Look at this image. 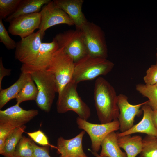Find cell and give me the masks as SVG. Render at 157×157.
<instances>
[{
    "label": "cell",
    "instance_id": "cell-29",
    "mask_svg": "<svg viewBox=\"0 0 157 157\" xmlns=\"http://www.w3.org/2000/svg\"><path fill=\"white\" fill-rule=\"evenodd\" d=\"M145 84L154 85L157 83V64L151 65L147 69L143 78Z\"/></svg>",
    "mask_w": 157,
    "mask_h": 157
},
{
    "label": "cell",
    "instance_id": "cell-4",
    "mask_svg": "<svg viewBox=\"0 0 157 157\" xmlns=\"http://www.w3.org/2000/svg\"><path fill=\"white\" fill-rule=\"evenodd\" d=\"M31 75L38 90L35 100L36 104L42 110L49 112L56 94L58 93V86L54 76L46 70L37 71Z\"/></svg>",
    "mask_w": 157,
    "mask_h": 157
},
{
    "label": "cell",
    "instance_id": "cell-28",
    "mask_svg": "<svg viewBox=\"0 0 157 157\" xmlns=\"http://www.w3.org/2000/svg\"><path fill=\"white\" fill-rule=\"evenodd\" d=\"M0 42L2 43L8 49H15L17 43L11 38L3 23L0 19Z\"/></svg>",
    "mask_w": 157,
    "mask_h": 157
},
{
    "label": "cell",
    "instance_id": "cell-26",
    "mask_svg": "<svg viewBox=\"0 0 157 157\" xmlns=\"http://www.w3.org/2000/svg\"><path fill=\"white\" fill-rule=\"evenodd\" d=\"M14 157H34V151L30 139L22 136L18 143Z\"/></svg>",
    "mask_w": 157,
    "mask_h": 157
},
{
    "label": "cell",
    "instance_id": "cell-23",
    "mask_svg": "<svg viewBox=\"0 0 157 157\" xmlns=\"http://www.w3.org/2000/svg\"><path fill=\"white\" fill-rule=\"evenodd\" d=\"M35 83L31 75L16 98L17 103L20 104L26 101L35 100L38 90Z\"/></svg>",
    "mask_w": 157,
    "mask_h": 157
},
{
    "label": "cell",
    "instance_id": "cell-35",
    "mask_svg": "<svg viewBox=\"0 0 157 157\" xmlns=\"http://www.w3.org/2000/svg\"><path fill=\"white\" fill-rule=\"evenodd\" d=\"M88 150L91 152L92 154L95 157H106L104 156H102L99 154L98 153L93 151L90 149H88Z\"/></svg>",
    "mask_w": 157,
    "mask_h": 157
},
{
    "label": "cell",
    "instance_id": "cell-11",
    "mask_svg": "<svg viewBox=\"0 0 157 157\" xmlns=\"http://www.w3.org/2000/svg\"><path fill=\"white\" fill-rule=\"evenodd\" d=\"M59 47L54 38L51 42H42L35 60L30 65L22 64L20 68L21 72L31 74L45 70L53 54Z\"/></svg>",
    "mask_w": 157,
    "mask_h": 157
},
{
    "label": "cell",
    "instance_id": "cell-32",
    "mask_svg": "<svg viewBox=\"0 0 157 157\" xmlns=\"http://www.w3.org/2000/svg\"><path fill=\"white\" fill-rule=\"evenodd\" d=\"M32 144L34 151V157H51L49 155L48 146L40 147L33 141Z\"/></svg>",
    "mask_w": 157,
    "mask_h": 157
},
{
    "label": "cell",
    "instance_id": "cell-6",
    "mask_svg": "<svg viewBox=\"0 0 157 157\" xmlns=\"http://www.w3.org/2000/svg\"><path fill=\"white\" fill-rule=\"evenodd\" d=\"M87 54L107 58L108 51L104 33L101 28L92 22L87 21L81 29Z\"/></svg>",
    "mask_w": 157,
    "mask_h": 157
},
{
    "label": "cell",
    "instance_id": "cell-5",
    "mask_svg": "<svg viewBox=\"0 0 157 157\" xmlns=\"http://www.w3.org/2000/svg\"><path fill=\"white\" fill-rule=\"evenodd\" d=\"M75 63L63 48L59 47L53 54L46 70L55 77L59 94L72 80Z\"/></svg>",
    "mask_w": 157,
    "mask_h": 157
},
{
    "label": "cell",
    "instance_id": "cell-24",
    "mask_svg": "<svg viewBox=\"0 0 157 157\" xmlns=\"http://www.w3.org/2000/svg\"><path fill=\"white\" fill-rule=\"evenodd\" d=\"M137 91L149 99L148 104L153 110H157V88L154 85L139 83L136 86Z\"/></svg>",
    "mask_w": 157,
    "mask_h": 157
},
{
    "label": "cell",
    "instance_id": "cell-10",
    "mask_svg": "<svg viewBox=\"0 0 157 157\" xmlns=\"http://www.w3.org/2000/svg\"><path fill=\"white\" fill-rule=\"evenodd\" d=\"M38 30L17 43L15 57L22 64L30 65L35 60L42 43Z\"/></svg>",
    "mask_w": 157,
    "mask_h": 157
},
{
    "label": "cell",
    "instance_id": "cell-14",
    "mask_svg": "<svg viewBox=\"0 0 157 157\" xmlns=\"http://www.w3.org/2000/svg\"><path fill=\"white\" fill-rule=\"evenodd\" d=\"M40 21V12L20 16L9 22L8 32L21 38H24L33 33L36 29H39Z\"/></svg>",
    "mask_w": 157,
    "mask_h": 157
},
{
    "label": "cell",
    "instance_id": "cell-17",
    "mask_svg": "<svg viewBox=\"0 0 157 157\" xmlns=\"http://www.w3.org/2000/svg\"><path fill=\"white\" fill-rule=\"evenodd\" d=\"M141 108L143 113L142 119L128 130L122 133H117V137L141 133L157 138V130L154 126L152 120L153 110L148 102L142 105Z\"/></svg>",
    "mask_w": 157,
    "mask_h": 157
},
{
    "label": "cell",
    "instance_id": "cell-18",
    "mask_svg": "<svg viewBox=\"0 0 157 157\" xmlns=\"http://www.w3.org/2000/svg\"><path fill=\"white\" fill-rule=\"evenodd\" d=\"M51 0H22L16 10L6 19L5 21L10 22L21 15L40 12L43 7Z\"/></svg>",
    "mask_w": 157,
    "mask_h": 157
},
{
    "label": "cell",
    "instance_id": "cell-21",
    "mask_svg": "<svg viewBox=\"0 0 157 157\" xmlns=\"http://www.w3.org/2000/svg\"><path fill=\"white\" fill-rule=\"evenodd\" d=\"M119 147L125 151L127 157H136L142 151V140L139 135H127L117 137Z\"/></svg>",
    "mask_w": 157,
    "mask_h": 157
},
{
    "label": "cell",
    "instance_id": "cell-37",
    "mask_svg": "<svg viewBox=\"0 0 157 157\" xmlns=\"http://www.w3.org/2000/svg\"><path fill=\"white\" fill-rule=\"evenodd\" d=\"M157 88V83L155 85H154Z\"/></svg>",
    "mask_w": 157,
    "mask_h": 157
},
{
    "label": "cell",
    "instance_id": "cell-25",
    "mask_svg": "<svg viewBox=\"0 0 157 157\" xmlns=\"http://www.w3.org/2000/svg\"><path fill=\"white\" fill-rule=\"evenodd\" d=\"M140 157H157V138L147 135L142 140Z\"/></svg>",
    "mask_w": 157,
    "mask_h": 157
},
{
    "label": "cell",
    "instance_id": "cell-22",
    "mask_svg": "<svg viewBox=\"0 0 157 157\" xmlns=\"http://www.w3.org/2000/svg\"><path fill=\"white\" fill-rule=\"evenodd\" d=\"M26 128L23 125L14 129L11 132L6 139L1 155L6 157H14L16 148Z\"/></svg>",
    "mask_w": 157,
    "mask_h": 157
},
{
    "label": "cell",
    "instance_id": "cell-16",
    "mask_svg": "<svg viewBox=\"0 0 157 157\" xmlns=\"http://www.w3.org/2000/svg\"><path fill=\"white\" fill-rule=\"evenodd\" d=\"M54 3L63 10L73 21L76 29L81 30L88 21L82 12L83 0H53Z\"/></svg>",
    "mask_w": 157,
    "mask_h": 157
},
{
    "label": "cell",
    "instance_id": "cell-33",
    "mask_svg": "<svg viewBox=\"0 0 157 157\" xmlns=\"http://www.w3.org/2000/svg\"><path fill=\"white\" fill-rule=\"evenodd\" d=\"M11 70L5 68L3 65L2 57L0 59V90L1 88V82L3 78L6 76H8L11 74Z\"/></svg>",
    "mask_w": 157,
    "mask_h": 157
},
{
    "label": "cell",
    "instance_id": "cell-9",
    "mask_svg": "<svg viewBox=\"0 0 157 157\" xmlns=\"http://www.w3.org/2000/svg\"><path fill=\"white\" fill-rule=\"evenodd\" d=\"M40 12L41 21L39 30L42 39L45 31L52 26L60 24L74 25L68 15L53 1L44 6Z\"/></svg>",
    "mask_w": 157,
    "mask_h": 157
},
{
    "label": "cell",
    "instance_id": "cell-2",
    "mask_svg": "<svg viewBox=\"0 0 157 157\" xmlns=\"http://www.w3.org/2000/svg\"><path fill=\"white\" fill-rule=\"evenodd\" d=\"M114 64L107 58L96 57L87 54L75 63L72 80L77 83L93 80L105 75L113 68Z\"/></svg>",
    "mask_w": 157,
    "mask_h": 157
},
{
    "label": "cell",
    "instance_id": "cell-1",
    "mask_svg": "<svg viewBox=\"0 0 157 157\" xmlns=\"http://www.w3.org/2000/svg\"><path fill=\"white\" fill-rule=\"evenodd\" d=\"M117 97L114 88L102 77H98L94 84V99L97 115L101 124L118 120L119 112Z\"/></svg>",
    "mask_w": 157,
    "mask_h": 157
},
{
    "label": "cell",
    "instance_id": "cell-31",
    "mask_svg": "<svg viewBox=\"0 0 157 157\" xmlns=\"http://www.w3.org/2000/svg\"><path fill=\"white\" fill-rule=\"evenodd\" d=\"M14 129L6 124L0 123V154L2 153L3 149L6 138Z\"/></svg>",
    "mask_w": 157,
    "mask_h": 157
},
{
    "label": "cell",
    "instance_id": "cell-34",
    "mask_svg": "<svg viewBox=\"0 0 157 157\" xmlns=\"http://www.w3.org/2000/svg\"><path fill=\"white\" fill-rule=\"evenodd\" d=\"M152 118L154 126L157 130V110H153Z\"/></svg>",
    "mask_w": 157,
    "mask_h": 157
},
{
    "label": "cell",
    "instance_id": "cell-30",
    "mask_svg": "<svg viewBox=\"0 0 157 157\" xmlns=\"http://www.w3.org/2000/svg\"><path fill=\"white\" fill-rule=\"evenodd\" d=\"M26 133L31 138L37 143L43 146L50 145L47 137L41 130H39Z\"/></svg>",
    "mask_w": 157,
    "mask_h": 157
},
{
    "label": "cell",
    "instance_id": "cell-20",
    "mask_svg": "<svg viewBox=\"0 0 157 157\" xmlns=\"http://www.w3.org/2000/svg\"><path fill=\"white\" fill-rule=\"evenodd\" d=\"M31 76V74L21 72L19 78L13 84L7 88L2 89L0 90V109L9 101L13 99H16Z\"/></svg>",
    "mask_w": 157,
    "mask_h": 157
},
{
    "label": "cell",
    "instance_id": "cell-36",
    "mask_svg": "<svg viewBox=\"0 0 157 157\" xmlns=\"http://www.w3.org/2000/svg\"><path fill=\"white\" fill-rule=\"evenodd\" d=\"M156 63L157 64V48H156Z\"/></svg>",
    "mask_w": 157,
    "mask_h": 157
},
{
    "label": "cell",
    "instance_id": "cell-13",
    "mask_svg": "<svg viewBox=\"0 0 157 157\" xmlns=\"http://www.w3.org/2000/svg\"><path fill=\"white\" fill-rule=\"evenodd\" d=\"M148 102L147 101L137 104L133 105L129 103L128 98L125 95L121 94L118 95L117 105L119 112L118 120L120 133L128 130L134 125L135 117L140 115L142 111L140 108Z\"/></svg>",
    "mask_w": 157,
    "mask_h": 157
},
{
    "label": "cell",
    "instance_id": "cell-8",
    "mask_svg": "<svg viewBox=\"0 0 157 157\" xmlns=\"http://www.w3.org/2000/svg\"><path fill=\"white\" fill-rule=\"evenodd\" d=\"M76 122L78 128L86 132L91 140L92 151L98 153L101 144L104 138L110 133L119 129L118 120L109 123L100 124H93L78 117Z\"/></svg>",
    "mask_w": 157,
    "mask_h": 157
},
{
    "label": "cell",
    "instance_id": "cell-7",
    "mask_svg": "<svg viewBox=\"0 0 157 157\" xmlns=\"http://www.w3.org/2000/svg\"><path fill=\"white\" fill-rule=\"evenodd\" d=\"M54 38L74 63L88 54L81 30L70 29L57 34Z\"/></svg>",
    "mask_w": 157,
    "mask_h": 157
},
{
    "label": "cell",
    "instance_id": "cell-15",
    "mask_svg": "<svg viewBox=\"0 0 157 157\" xmlns=\"http://www.w3.org/2000/svg\"><path fill=\"white\" fill-rule=\"evenodd\" d=\"M85 131L83 130L74 137L70 139L59 137L57 140V152L59 157H88L84 152L82 144Z\"/></svg>",
    "mask_w": 157,
    "mask_h": 157
},
{
    "label": "cell",
    "instance_id": "cell-3",
    "mask_svg": "<svg viewBox=\"0 0 157 157\" xmlns=\"http://www.w3.org/2000/svg\"><path fill=\"white\" fill-rule=\"evenodd\" d=\"M77 83L72 80L58 94L56 110L60 114L69 111L75 112L79 117L87 120L91 115L90 109L81 99L77 90Z\"/></svg>",
    "mask_w": 157,
    "mask_h": 157
},
{
    "label": "cell",
    "instance_id": "cell-12",
    "mask_svg": "<svg viewBox=\"0 0 157 157\" xmlns=\"http://www.w3.org/2000/svg\"><path fill=\"white\" fill-rule=\"evenodd\" d=\"M16 103L4 110H0V123L15 128L23 125L38 114L37 110H26Z\"/></svg>",
    "mask_w": 157,
    "mask_h": 157
},
{
    "label": "cell",
    "instance_id": "cell-19",
    "mask_svg": "<svg viewBox=\"0 0 157 157\" xmlns=\"http://www.w3.org/2000/svg\"><path fill=\"white\" fill-rule=\"evenodd\" d=\"M117 139L115 131L109 134L101 144V149L99 155L106 157H127L126 153L121 149Z\"/></svg>",
    "mask_w": 157,
    "mask_h": 157
},
{
    "label": "cell",
    "instance_id": "cell-27",
    "mask_svg": "<svg viewBox=\"0 0 157 157\" xmlns=\"http://www.w3.org/2000/svg\"><path fill=\"white\" fill-rule=\"evenodd\" d=\"M22 0H0V19H6L17 10Z\"/></svg>",
    "mask_w": 157,
    "mask_h": 157
}]
</instances>
